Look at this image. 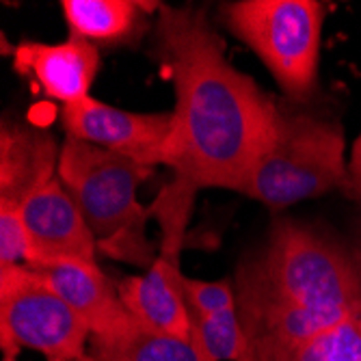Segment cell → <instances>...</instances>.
<instances>
[{
    "mask_svg": "<svg viewBox=\"0 0 361 361\" xmlns=\"http://www.w3.org/2000/svg\"><path fill=\"white\" fill-rule=\"evenodd\" d=\"M154 56L176 87L165 149L176 182L165 186L160 200L190 206L200 188L240 190L275 139L279 102L227 61L202 7L160 5Z\"/></svg>",
    "mask_w": 361,
    "mask_h": 361,
    "instance_id": "1",
    "label": "cell"
},
{
    "mask_svg": "<svg viewBox=\"0 0 361 361\" xmlns=\"http://www.w3.org/2000/svg\"><path fill=\"white\" fill-rule=\"evenodd\" d=\"M234 290L247 340L238 361H279L361 305V271L329 236L277 219Z\"/></svg>",
    "mask_w": 361,
    "mask_h": 361,
    "instance_id": "2",
    "label": "cell"
},
{
    "mask_svg": "<svg viewBox=\"0 0 361 361\" xmlns=\"http://www.w3.org/2000/svg\"><path fill=\"white\" fill-rule=\"evenodd\" d=\"M56 173L78 204L97 249L139 267L154 264L156 255L145 238V221L154 210L139 204V188L154 176V167L65 137Z\"/></svg>",
    "mask_w": 361,
    "mask_h": 361,
    "instance_id": "3",
    "label": "cell"
},
{
    "mask_svg": "<svg viewBox=\"0 0 361 361\" xmlns=\"http://www.w3.org/2000/svg\"><path fill=\"white\" fill-rule=\"evenodd\" d=\"M297 106L279 102L275 139L238 190L273 212L342 188L348 173L342 128Z\"/></svg>",
    "mask_w": 361,
    "mask_h": 361,
    "instance_id": "4",
    "label": "cell"
},
{
    "mask_svg": "<svg viewBox=\"0 0 361 361\" xmlns=\"http://www.w3.org/2000/svg\"><path fill=\"white\" fill-rule=\"evenodd\" d=\"M324 5L318 0H236L219 7L223 26L267 65L292 104H307L318 85Z\"/></svg>",
    "mask_w": 361,
    "mask_h": 361,
    "instance_id": "5",
    "label": "cell"
},
{
    "mask_svg": "<svg viewBox=\"0 0 361 361\" xmlns=\"http://www.w3.org/2000/svg\"><path fill=\"white\" fill-rule=\"evenodd\" d=\"M91 331L59 292L26 264L0 267V344L5 355L32 348L48 361L87 355Z\"/></svg>",
    "mask_w": 361,
    "mask_h": 361,
    "instance_id": "6",
    "label": "cell"
},
{
    "mask_svg": "<svg viewBox=\"0 0 361 361\" xmlns=\"http://www.w3.org/2000/svg\"><path fill=\"white\" fill-rule=\"evenodd\" d=\"M61 123L68 137L115 152L145 167L165 165L173 113H133L95 97L65 104Z\"/></svg>",
    "mask_w": 361,
    "mask_h": 361,
    "instance_id": "7",
    "label": "cell"
},
{
    "mask_svg": "<svg viewBox=\"0 0 361 361\" xmlns=\"http://www.w3.org/2000/svg\"><path fill=\"white\" fill-rule=\"evenodd\" d=\"M22 221L28 236V269L63 262L97 264V240L59 176L28 197Z\"/></svg>",
    "mask_w": 361,
    "mask_h": 361,
    "instance_id": "8",
    "label": "cell"
},
{
    "mask_svg": "<svg viewBox=\"0 0 361 361\" xmlns=\"http://www.w3.org/2000/svg\"><path fill=\"white\" fill-rule=\"evenodd\" d=\"M180 251L162 249L145 275L123 277L119 299L139 324L149 329L190 338V312L182 290Z\"/></svg>",
    "mask_w": 361,
    "mask_h": 361,
    "instance_id": "9",
    "label": "cell"
},
{
    "mask_svg": "<svg viewBox=\"0 0 361 361\" xmlns=\"http://www.w3.org/2000/svg\"><path fill=\"white\" fill-rule=\"evenodd\" d=\"M16 70L30 76L42 91L63 106L89 97V89L100 70V52L80 37L70 35L61 44L24 42L13 52Z\"/></svg>",
    "mask_w": 361,
    "mask_h": 361,
    "instance_id": "10",
    "label": "cell"
},
{
    "mask_svg": "<svg viewBox=\"0 0 361 361\" xmlns=\"http://www.w3.org/2000/svg\"><path fill=\"white\" fill-rule=\"evenodd\" d=\"M54 137L35 126L0 128V210H22L28 197L56 178Z\"/></svg>",
    "mask_w": 361,
    "mask_h": 361,
    "instance_id": "11",
    "label": "cell"
},
{
    "mask_svg": "<svg viewBox=\"0 0 361 361\" xmlns=\"http://www.w3.org/2000/svg\"><path fill=\"white\" fill-rule=\"evenodd\" d=\"M32 271H37L59 292V297L85 320L91 336L117 334L135 322L119 299L117 283H113L97 264L63 262Z\"/></svg>",
    "mask_w": 361,
    "mask_h": 361,
    "instance_id": "12",
    "label": "cell"
},
{
    "mask_svg": "<svg viewBox=\"0 0 361 361\" xmlns=\"http://www.w3.org/2000/svg\"><path fill=\"white\" fill-rule=\"evenodd\" d=\"M63 18L74 37L93 46L137 44L147 28V13L158 11L160 3L137 0H63Z\"/></svg>",
    "mask_w": 361,
    "mask_h": 361,
    "instance_id": "13",
    "label": "cell"
},
{
    "mask_svg": "<svg viewBox=\"0 0 361 361\" xmlns=\"http://www.w3.org/2000/svg\"><path fill=\"white\" fill-rule=\"evenodd\" d=\"M87 353L93 361H208L190 338L162 334L137 320L117 334L91 336Z\"/></svg>",
    "mask_w": 361,
    "mask_h": 361,
    "instance_id": "14",
    "label": "cell"
},
{
    "mask_svg": "<svg viewBox=\"0 0 361 361\" xmlns=\"http://www.w3.org/2000/svg\"><path fill=\"white\" fill-rule=\"evenodd\" d=\"M190 340L208 361H238L247 348L238 310L219 314L190 312Z\"/></svg>",
    "mask_w": 361,
    "mask_h": 361,
    "instance_id": "15",
    "label": "cell"
},
{
    "mask_svg": "<svg viewBox=\"0 0 361 361\" xmlns=\"http://www.w3.org/2000/svg\"><path fill=\"white\" fill-rule=\"evenodd\" d=\"M279 361H361V305Z\"/></svg>",
    "mask_w": 361,
    "mask_h": 361,
    "instance_id": "16",
    "label": "cell"
},
{
    "mask_svg": "<svg viewBox=\"0 0 361 361\" xmlns=\"http://www.w3.org/2000/svg\"><path fill=\"white\" fill-rule=\"evenodd\" d=\"M182 290L188 312L192 314H219L236 310V290L227 281H202L184 277Z\"/></svg>",
    "mask_w": 361,
    "mask_h": 361,
    "instance_id": "17",
    "label": "cell"
},
{
    "mask_svg": "<svg viewBox=\"0 0 361 361\" xmlns=\"http://www.w3.org/2000/svg\"><path fill=\"white\" fill-rule=\"evenodd\" d=\"M28 259V236L22 210H0V267Z\"/></svg>",
    "mask_w": 361,
    "mask_h": 361,
    "instance_id": "18",
    "label": "cell"
},
{
    "mask_svg": "<svg viewBox=\"0 0 361 361\" xmlns=\"http://www.w3.org/2000/svg\"><path fill=\"white\" fill-rule=\"evenodd\" d=\"M342 188H344V192L350 197V200L361 204V135L357 137V141L353 145L348 173H346V182H344Z\"/></svg>",
    "mask_w": 361,
    "mask_h": 361,
    "instance_id": "19",
    "label": "cell"
},
{
    "mask_svg": "<svg viewBox=\"0 0 361 361\" xmlns=\"http://www.w3.org/2000/svg\"><path fill=\"white\" fill-rule=\"evenodd\" d=\"M76 361H93V359H91V357H89V353H87L85 357H80V359H76Z\"/></svg>",
    "mask_w": 361,
    "mask_h": 361,
    "instance_id": "20",
    "label": "cell"
},
{
    "mask_svg": "<svg viewBox=\"0 0 361 361\" xmlns=\"http://www.w3.org/2000/svg\"><path fill=\"white\" fill-rule=\"evenodd\" d=\"M3 361H16V357H9V355H5V359Z\"/></svg>",
    "mask_w": 361,
    "mask_h": 361,
    "instance_id": "21",
    "label": "cell"
}]
</instances>
